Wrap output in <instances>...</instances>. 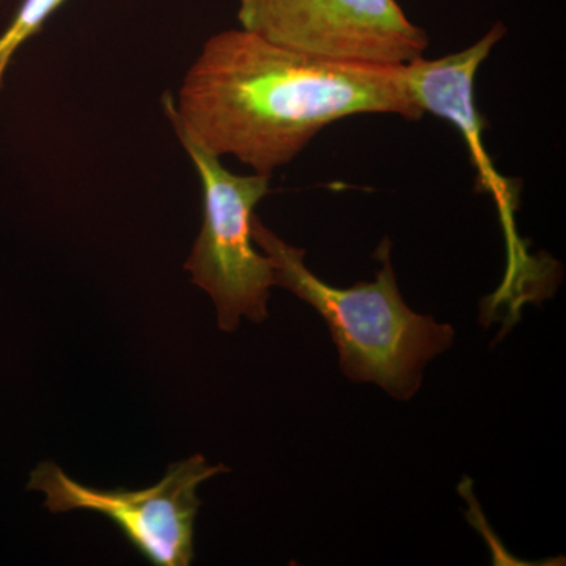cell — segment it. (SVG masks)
Returning a JSON list of instances; mask_svg holds the SVG:
<instances>
[{"label":"cell","mask_w":566,"mask_h":566,"mask_svg":"<svg viewBox=\"0 0 566 566\" xmlns=\"http://www.w3.org/2000/svg\"><path fill=\"white\" fill-rule=\"evenodd\" d=\"M243 29L324 61L400 66L422 57L428 36L397 0H241Z\"/></svg>","instance_id":"5"},{"label":"cell","mask_w":566,"mask_h":566,"mask_svg":"<svg viewBox=\"0 0 566 566\" xmlns=\"http://www.w3.org/2000/svg\"><path fill=\"white\" fill-rule=\"evenodd\" d=\"M230 472L210 465L203 455L170 464L161 482L147 490H96L76 482L52 461L31 472L29 490L46 495L51 513L87 510L109 517L134 549L156 566H188L193 562V526L202 501L197 488Z\"/></svg>","instance_id":"4"},{"label":"cell","mask_w":566,"mask_h":566,"mask_svg":"<svg viewBox=\"0 0 566 566\" xmlns=\"http://www.w3.org/2000/svg\"><path fill=\"white\" fill-rule=\"evenodd\" d=\"M252 240L270 259L274 285L283 286L323 316L340 356V368L354 382H374L397 400H409L422 386L430 360L447 352L455 333L450 324L416 314L398 290L385 238L375 259L381 270L374 282L337 289L316 277L293 248L252 218Z\"/></svg>","instance_id":"2"},{"label":"cell","mask_w":566,"mask_h":566,"mask_svg":"<svg viewBox=\"0 0 566 566\" xmlns=\"http://www.w3.org/2000/svg\"><path fill=\"white\" fill-rule=\"evenodd\" d=\"M163 107L203 188V226L185 270L216 304L219 327L233 333L241 316L253 323L268 318V300L274 286L270 259L253 248V208L270 191L271 177L229 172L219 156L205 148L178 118L172 93Z\"/></svg>","instance_id":"3"},{"label":"cell","mask_w":566,"mask_h":566,"mask_svg":"<svg viewBox=\"0 0 566 566\" xmlns=\"http://www.w3.org/2000/svg\"><path fill=\"white\" fill-rule=\"evenodd\" d=\"M65 0H24L9 29L0 35V88L11 59L22 44L43 29Z\"/></svg>","instance_id":"7"},{"label":"cell","mask_w":566,"mask_h":566,"mask_svg":"<svg viewBox=\"0 0 566 566\" xmlns=\"http://www.w3.org/2000/svg\"><path fill=\"white\" fill-rule=\"evenodd\" d=\"M506 29L495 24L474 46L447 55L438 61L417 57L406 63L405 76L409 91L420 109L438 115L457 126L480 172L483 189L497 202L504 227L509 266L504 283L491 297V303L517 308L534 303L546 294L545 270L532 260L526 245L520 240L515 227L517 193L512 185L495 172L482 144L483 122L475 106V74L486 61L491 50L505 35Z\"/></svg>","instance_id":"6"},{"label":"cell","mask_w":566,"mask_h":566,"mask_svg":"<svg viewBox=\"0 0 566 566\" xmlns=\"http://www.w3.org/2000/svg\"><path fill=\"white\" fill-rule=\"evenodd\" d=\"M405 65L324 61L248 29L205 43L178 93V118L216 156L271 177L331 123L357 114L420 120Z\"/></svg>","instance_id":"1"},{"label":"cell","mask_w":566,"mask_h":566,"mask_svg":"<svg viewBox=\"0 0 566 566\" xmlns=\"http://www.w3.org/2000/svg\"><path fill=\"white\" fill-rule=\"evenodd\" d=\"M0 3H2V0H0Z\"/></svg>","instance_id":"8"}]
</instances>
